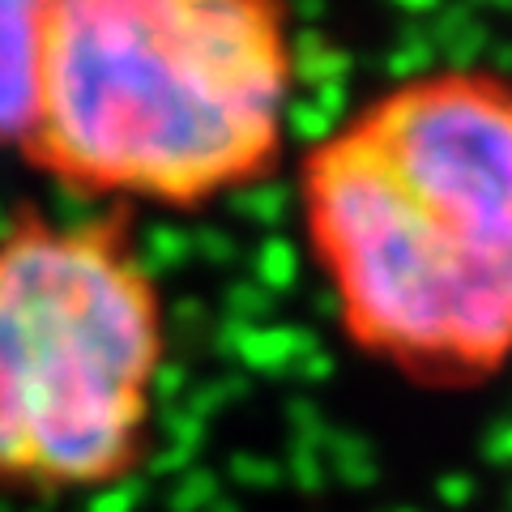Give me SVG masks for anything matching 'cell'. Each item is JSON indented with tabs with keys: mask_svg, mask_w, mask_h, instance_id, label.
Instances as JSON below:
<instances>
[{
	"mask_svg": "<svg viewBox=\"0 0 512 512\" xmlns=\"http://www.w3.org/2000/svg\"><path fill=\"white\" fill-rule=\"evenodd\" d=\"M295 218L333 329L414 389L512 376V69L402 73L299 158Z\"/></svg>",
	"mask_w": 512,
	"mask_h": 512,
	"instance_id": "6da1fadb",
	"label": "cell"
},
{
	"mask_svg": "<svg viewBox=\"0 0 512 512\" xmlns=\"http://www.w3.org/2000/svg\"><path fill=\"white\" fill-rule=\"evenodd\" d=\"M291 0H47L22 158L99 210L197 214L282 167Z\"/></svg>",
	"mask_w": 512,
	"mask_h": 512,
	"instance_id": "7a4b0ae2",
	"label": "cell"
},
{
	"mask_svg": "<svg viewBox=\"0 0 512 512\" xmlns=\"http://www.w3.org/2000/svg\"><path fill=\"white\" fill-rule=\"evenodd\" d=\"M171 308L120 210L0 227V495L77 500L154 453Z\"/></svg>",
	"mask_w": 512,
	"mask_h": 512,
	"instance_id": "3957f363",
	"label": "cell"
},
{
	"mask_svg": "<svg viewBox=\"0 0 512 512\" xmlns=\"http://www.w3.org/2000/svg\"><path fill=\"white\" fill-rule=\"evenodd\" d=\"M47 0H0V150H26Z\"/></svg>",
	"mask_w": 512,
	"mask_h": 512,
	"instance_id": "277c9868",
	"label": "cell"
}]
</instances>
